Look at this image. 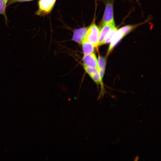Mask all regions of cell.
<instances>
[{"instance_id": "4fadbf2b", "label": "cell", "mask_w": 161, "mask_h": 161, "mask_svg": "<svg viewBox=\"0 0 161 161\" xmlns=\"http://www.w3.org/2000/svg\"><path fill=\"white\" fill-rule=\"evenodd\" d=\"M93 80L97 83L101 82L102 79L99 72H97L90 76Z\"/></svg>"}, {"instance_id": "30bf717a", "label": "cell", "mask_w": 161, "mask_h": 161, "mask_svg": "<svg viewBox=\"0 0 161 161\" xmlns=\"http://www.w3.org/2000/svg\"><path fill=\"white\" fill-rule=\"evenodd\" d=\"M117 30V28L115 26L113 27L107 35L102 44H105L110 42Z\"/></svg>"}, {"instance_id": "6da1fadb", "label": "cell", "mask_w": 161, "mask_h": 161, "mask_svg": "<svg viewBox=\"0 0 161 161\" xmlns=\"http://www.w3.org/2000/svg\"><path fill=\"white\" fill-rule=\"evenodd\" d=\"M100 30L96 24L92 23L88 27L85 39L92 44L94 47L99 45Z\"/></svg>"}, {"instance_id": "9c48e42d", "label": "cell", "mask_w": 161, "mask_h": 161, "mask_svg": "<svg viewBox=\"0 0 161 161\" xmlns=\"http://www.w3.org/2000/svg\"><path fill=\"white\" fill-rule=\"evenodd\" d=\"M98 67L99 72L102 79L105 71L106 61L103 58L99 56L97 60Z\"/></svg>"}, {"instance_id": "5bb4252c", "label": "cell", "mask_w": 161, "mask_h": 161, "mask_svg": "<svg viewBox=\"0 0 161 161\" xmlns=\"http://www.w3.org/2000/svg\"><path fill=\"white\" fill-rule=\"evenodd\" d=\"M33 0H8L7 6H8L12 4L18 2H23L30 1Z\"/></svg>"}, {"instance_id": "7a4b0ae2", "label": "cell", "mask_w": 161, "mask_h": 161, "mask_svg": "<svg viewBox=\"0 0 161 161\" xmlns=\"http://www.w3.org/2000/svg\"><path fill=\"white\" fill-rule=\"evenodd\" d=\"M56 0H39L38 2V9L35 14L43 16L49 13L53 9Z\"/></svg>"}, {"instance_id": "7c38bea8", "label": "cell", "mask_w": 161, "mask_h": 161, "mask_svg": "<svg viewBox=\"0 0 161 161\" xmlns=\"http://www.w3.org/2000/svg\"><path fill=\"white\" fill-rule=\"evenodd\" d=\"M83 66L85 71L89 76L99 72L98 69H97L90 67L84 65Z\"/></svg>"}, {"instance_id": "8992f818", "label": "cell", "mask_w": 161, "mask_h": 161, "mask_svg": "<svg viewBox=\"0 0 161 161\" xmlns=\"http://www.w3.org/2000/svg\"><path fill=\"white\" fill-rule=\"evenodd\" d=\"M83 60L84 65L98 69L97 60L95 55L93 53L84 55Z\"/></svg>"}, {"instance_id": "8fae6325", "label": "cell", "mask_w": 161, "mask_h": 161, "mask_svg": "<svg viewBox=\"0 0 161 161\" xmlns=\"http://www.w3.org/2000/svg\"><path fill=\"white\" fill-rule=\"evenodd\" d=\"M8 0H0V15H3L7 20L6 9Z\"/></svg>"}, {"instance_id": "52a82bcc", "label": "cell", "mask_w": 161, "mask_h": 161, "mask_svg": "<svg viewBox=\"0 0 161 161\" xmlns=\"http://www.w3.org/2000/svg\"><path fill=\"white\" fill-rule=\"evenodd\" d=\"M115 26V24L108 23L102 25L100 30L99 45L102 44L107 35Z\"/></svg>"}, {"instance_id": "ba28073f", "label": "cell", "mask_w": 161, "mask_h": 161, "mask_svg": "<svg viewBox=\"0 0 161 161\" xmlns=\"http://www.w3.org/2000/svg\"><path fill=\"white\" fill-rule=\"evenodd\" d=\"M82 49L84 55H88L93 53L94 47L90 43L85 39L81 43Z\"/></svg>"}, {"instance_id": "3957f363", "label": "cell", "mask_w": 161, "mask_h": 161, "mask_svg": "<svg viewBox=\"0 0 161 161\" xmlns=\"http://www.w3.org/2000/svg\"><path fill=\"white\" fill-rule=\"evenodd\" d=\"M134 27V26L128 25L122 27L117 30L110 42L108 52H110L119 41Z\"/></svg>"}, {"instance_id": "5b68a950", "label": "cell", "mask_w": 161, "mask_h": 161, "mask_svg": "<svg viewBox=\"0 0 161 161\" xmlns=\"http://www.w3.org/2000/svg\"><path fill=\"white\" fill-rule=\"evenodd\" d=\"M88 27L75 30L74 32L72 39L78 44H81L85 39Z\"/></svg>"}, {"instance_id": "277c9868", "label": "cell", "mask_w": 161, "mask_h": 161, "mask_svg": "<svg viewBox=\"0 0 161 161\" xmlns=\"http://www.w3.org/2000/svg\"><path fill=\"white\" fill-rule=\"evenodd\" d=\"M108 23L115 24L114 19L113 4H107L102 21V26Z\"/></svg>"}]
</instances>
